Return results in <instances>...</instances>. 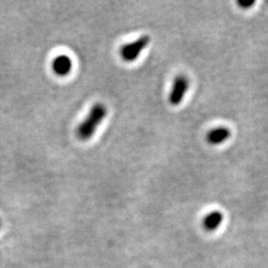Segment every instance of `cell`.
I'll list each match as a JSON object with an SVG mask.
<instances>
[{"mask_svg": "<svg viewBox=\"0 0 268 268\" xmlns=\"http://www.w3.org/2000/svg\"><path fill=\"white\" fill-rule=\"evenodd\" d=\"M107 116V107L102 103H97L92 105L90 110L84 119L76 127L75 133L80 140L88 141L95 131L99 126L102 124L104 119Z\"/></svg>", "mask_w": 268, "mask_h": 268, "instance_id": "6da1fadb", "label": "cell"}, {"mask_svg": "<svg viewBox=\"0 0 268 268\" xmlns=\"http://www.w3.org/2000/svg\"><path fill=\"white\" fill-rule=\"evenodd\" d=\"M150 43L148 35H143L133 42L123 45L120 49V57L124 62L131 63L138 59L140 54L147 48Z\"/></svg>", "mask_w": 268, "mask_h": 268, "instance_id": "7a4b0ae2", "label": "cell"}, {"mask_svg": "<svg viewBox=\"0 0 268 268\" xmlns=\"http://www.w3.org/2000/svg\"><path fill=\"white\" fill-rule=\"evenodd\" d=\"M189 80L184 74H178L175 76L172 88L169 93V103L173 106H177L184 100L188 89Z\"/></svg>", "mask_w": 268, "mask_h": 268, "instance_id": "3957f363", "label": "cell"}, {"mask_svg": "<svg viewBox=\"0 0 268 268\" xmlns=\"http://www.w3.org/2000/svg\"><path fill=\"white\" fill-rule=\"evenodd\" d=\"M52 69L57 75L66 76L72 72L73 61L68 55H59L53 60Z\"/></svg>", "mask_w": 268, "mask_h": 268, "instance_id": "277c9868", "label": "cell"}, {"mask_svg": "<svg viewBox=\"0 0 268 268\" xmlns=\"http://www.w3.org/2000/svg\"><path fill=\"white\" fill-rule=\"evenodd\" d=\"M231 136V131L226 127H218L207 134V141L212 145L222 144Z\"/></svg>", "mask_w": 268, "mask_h": 268, "instance_id": "5b68a950", "label": "cell"}, {"mask_svg": "<svg viewBox=\"0 0 268 268\" xmlns=\"http://www.w3.org/2000/svg\"><path fill=\"white\" fill-rule=\"evenodd\" d=\"M223 220V216L221 212L213 210L205 217L203 221V225L206 231L214 232L222 224Z\"/></svg>", "mask_w": 268, "mask_h": 268, "instance_id": "8992f818", "label": "cell"}, {"mask_svg": "<svg viewBox=\"0 0 268 268\" xmlns=\"http://www.w3.org/2000/svg\"><path fill=\"white\" fill-rule=\"evenodd\" d=\"M254 1H238V4L241 7V8H244V9H246V8H250L251 6H253L254 5Z\"/></svg>", "mask_w": 268, "mask_h": 268, "instance_id": "52a82bcc", "label": "cell"}, {"mask_svg": "<svg viewBox=\"0 0 268 268\" xmlns=\"http://www.w3.org/2000/svg\"><path fill=\"white\" fill-rule=\"evenodd\" d=\"M0 227H1V222H0Z\"/></svg>", "mask_w": 268, "mask_h": 268, "instance_id": "ba28073f", "label": "cell"}]
</instances>
